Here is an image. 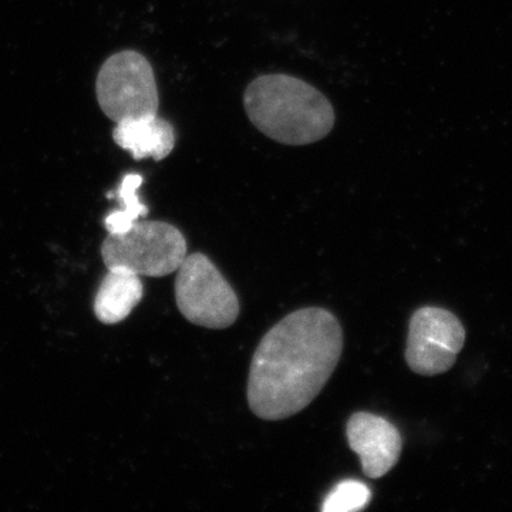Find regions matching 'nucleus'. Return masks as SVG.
Instances as JSON below:
<instances>
[{
    "label": "nucleus",
    "instance_id": "5",
    "mask_svg": "<svg viewBox=\"0 0 512 512\" xmlns=\"http://www.w3.org/2000/svg\"><path fill=\"white\" fill-rule=\"evenodd\" d=\"M175 299L185 319L208 329L234 325L239 315L237 293L208 256L187 255L177 269Z\"/></svg>",
    "mask_w": 512,
    "mask_h": 512
},
{
    "label": "nucleus",
    "instance_id": "1",
    "mask_svg": "<svg viewBox=\"0 0 512 512\" xmlns=\"http://www.w3.org/2000/svg\"><path fill=\"white\" fill-rule=\"evenodd\" d=\"M343 335L322 308L291 313L262 338L252 357L248 404L264 420H284L316 399L338 366Z\"/></svg>",
    "mask_w": 512,
    "mask_h": 512
},
{
    "label": "nucleus",
    "instance_id": "11",
    "mask_svg": "<svg viewBox=\"0 0 512 512\" xmlns=\"http://www.w3.org/2000/svg\"><path fill=\"white\" fill-rule=\"evenodd\" d=\"M370 498L372 493L366 484L356 480H346L330 491L322 510L325 512L359 511L369 505Z\"/></svg>",
    "mask_w": 512,
    "mask_h": 512
},
{
    "label": "nucleus",
    "instance_id": "8",
    "mask_svg": "<svg viewBox=\"0 0 512 512\" xmlns=\"http://www.w3.org/2000/svg\"><path fill=\"white\" fill-rule=\"evenodd\" d=\"M113 140L123 150L130 151L136 160L151 157L161 161L173 153L175 130L173 124L153 114L117 123Z\"/></svg>",
    "mask_w": 512,
    "mask_h": 512
},
{
    "label": "nucleus",
    "instance_id": "7",
    "mask_svg": "<svg viewBox=\"0 0 512 512\" xmlns=\"http://www.w3.org/2000/svg\"><path fill=\"white\" fill-rule=\"evenodd\" d=\"M349 447L362 461V470L369 478L386 476L402 453V436L389 420L376 414H353L346 426Z\"/></svg>",
    "mask_w": 512,
    "mask_h": 512
},
{
    "label": "nucleus",
    "instance_id": "9",
    "mask_svg": "<svg viewBox=\"0 0 512 512\" xmlns=\"http://www.w3.org/2000/svg\"><path fill=\"white\" fill-rule=\"evenodd\" d=\"M143 295L140 275L127 269H109L94 299V315L104 325H116L130 316Z\"/></svg>",
    "mask_w": 512,
    "mask_h": 512
},
{
    "label": "nucleus",
    "instance_id": "3",
    "mask_svg": "<svg viewBox=\"0 0 512 512\" xmlns=\"http://www.w3.org/2000/svg\"><path fill=\"white\" fill-rule=\"evenodd\" d=\"M107 269L161 278L177 272L187 256L183 232L164 221L136 222L124 234H109L101 245Z\"/></svg>",
    "mask_w": 512,
    "mask_h": 512
},
{
    "label": "nucleus",
    "instance_id": "10",
    "mask_svg": "<svg viewBox=\"0 0 512 512\" xmlns=\"http://www.w3.org/2000/svg\"><path fill=\"white\" fill-rule=\"evenodd\" d=\"M141 184H143V177L140 174H127L121 181L117 198L123 208L110 212L104 220L109 234H124L136 224L138 218L148 214L146 205L138 197V188Z\"/></svg>",
    "mask_w": 512,
    "mask_h": 512
},
{
    "label": "nucleus",
    "instance_id": "4",
    "mask_svg": "<svg viewBox=\"0 0 512 512\" xmlns=\"http://www.w3.org/2000/svg\"><path fill=\"white\" fill-rule=\"evenodd\" d=\"M96 96L100 109L116 124L153 116L160 106L156 74L136 50H123L103 63L97 74Z\"/></svg>",
    "mask_w": 512,
    "mask_h": 512
},
{
    "label": "nucleus",
    "instance_id": "6",
    "mask_svg": "<svg viewBox=\"0 0 512 512\" xmlns=\"http://www.w3.org/2000/svg\"><path fill=\"white\" fill-rule=\"evenodd\" d=\"M466 342V330L456 315L426 306L414 312L407 338V365L414 373L436 376L456 362Z\"/></svg>",
    "mask_w": 512,
    "mask_h": 512
},
{
    "label": "nucleus",
    "instance_id": "2",
    "mask_svg": "<svg viewBox=\"0 0 512 512\" xmlns=\"http://www.w3.org/2000/svg\"><path fill=\"white\" fill-rule=\"evenodd\" d=\"M244 106L261 133L286 146L316 143L335 126V110L325 94L288 74H265L249 83Z\"/></svg>",
    "mask_w": 512,
    "mask_h": 512
}]
</instances>
